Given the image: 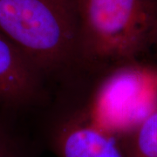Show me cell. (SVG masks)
Here are the masks:
<instances>
[{
    "label": "cell",
    "instance_id": "obj_1",
    "mask_svg": "<svg viewBox=\"0 0 157 157\" xmlns=\"http://www.w3.org/2000/svg\"><path fill=\"white\" fill-rule=\"evenodd\" d=\"M78 70L106 73L157 54V0H77Z\"/></svg>",
    "mask_w": 157,
    "mask_h": 157
},
{
    "label": "cell",
    "instance_id": "obj_2",
    "mask_svg": "<svg viewBox=\"0 0 157 157\" xmlns=\"http://www.w3.org/2000/svg\"><path fill=\"white\" fill-rule=\"evenodd\" d=\"M77 0H0V31L48 78L78 70Z\"/></svg>",
    "mask_w": 157,
    "mask_h": 157
},
{
    "label": "cell",
    "instance_id": "obj_3",
    "mask_svg": "<svg viewBox=\"0 0 157 157\" xmlns=\"http://www.w3.org/2000/svg\"><path fill=\"white\" fill-rule=\"evenodd\" d=\"M101 80L84 111L119 138L157 109V64H127L106 73Z\"/></svg>",
    "mask_w": 157,
    "mask_h": 157
},
{
    "label": "cell",
    "instance_id": "obj_4",
    "mask_svg": "<svg viewBox=\"0 0 157 157\" xmlns=\"http://www.w3.org/2000/svg\"><path fill=\"white\" fill-rule=\"evenodd\" d=\"M58 157H127L121 138L93 121L84 110L51 120L34 132Z\"/></svg>",
    "mask_w": 157,
    "mask_h": 157
},
{
    "label": "cell",
    "instance_id": "obj_5",
    "mask_svg": "<svg viewBox=\"0 0 157 157\" xmlns=\"http://www.w3.org/2000/svg\"><path fill=\"white\" fill-rule=\"evenodd\" d=\"M46 78L0 31V110L18 117L45 101Z\"/></svg>",
    "mask_w": 157,
    "mask_h": 157
},
{
    "label": "cell",
    "instance_id": "obj_6",
    "mask_svg": "<svg viewBox=\"0 0 157 157\" xmlns=\"http://www.w3.org/2000/svg\"><path fill=\"white\" fill-rule=\"evenodd\" d=\"M42 146L18 117L0 110V157H39Z\"/></svg>",
    "mask_w": 157,
    "mask_h": 157
},
{
    "label": "cell",
    "instance_id": "obj_7",
    "mask_svg": "<svg viewBox=\"0 0 157 157\" xmlns=\"http://www.w3.org/2000/svg\"><path fill=\"white\" fill-rule=\"evenodd\" d=\"M121 140L127 157H157V109Z\"/></svg>",
    "mask_w": 157,
    "mask_h": 157
}]
</instances>
